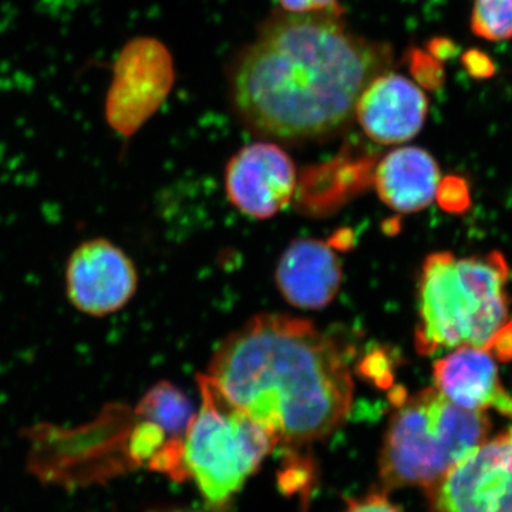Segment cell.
<instances>
[{
    "label": "cell",
    "instance_id": "obj_1",
    "mask_svg": "<svg viewBox=\"0 0 512 512\" xmlns=\"http://www.w3.org/2000/svg\"><path fill=\"white\" fill-rule=\"evenodd\" d=\"M392 64V47L352 32L340 8L279 10L229 60V104L265 140H329L348 128L360 94Z\"/></svg>",
    "mask_w": 512,
    "mask_h": 512
},
{
    "label": "cell",
    "instance_id": "obj_2",
    "mask_svg": "<svg viewBox=\"0 0 512 512\" xmlns=\"http://www.w3.org/2000/svg\"><path fill=\"white\" fill-rule=\"evenodd\" d=\"M207 376L278 443L325 439L352 407V375L338 346L293 316L249 320L218 346Z\"/></svg>",
    "mask_w": 512,
    "mask_h": 512
},
{
    "label": "cell",
    "instance_id": "obj_3",
    "mask_svg": "<svg viewBox=\"0 0 512 512\" xmlns=\"http://www.w3.org/2000/svg\"><path fill=\"white\" fill-rule=\"evenodd\" d=\"M508 276L500 252L427 256L419 282L417 352L427 356L461 346L488 349L508 322Z\"/></svg>",
    "mask_w": 512,
    "mask_h": 512
},
{
    "label": "cell",
    "instance_id": "obj_4",
    "mask_svg": "<svg viewBox=\"0 0 512 512\" xmlns=\"http://www.w3.org/2000/svg\"><path fill=\"white\" fill-rule=\"evenodd\" d=\"M487 414L471 412L434 389L402 400L390 419L379 457L384 490L427 488L487 440Z\"/></svg>",
    "mask_w": 512,
    "mask_h": 512
},
{
    "label": "cell",
    "instance_id": "obj_5",
    "mask_svg": "<svg viewBox=\"0 0 512 512\" xmlns=\"http://www.w3.org/2000/svg\"><path fill=\"white\" fill-rule=\"evenodd\" d=\"M198 386L201 407L183 444L185 474L197 484L207 504L221 510L279 443L210 377L198 376Z\"/></svg>",
    "mask_w": 512,
    "mask_h": 512
},
{
    "label": "cell",
    "instance_id": "obj_6",
    "mask_svg": "<svg viewBox=\"0 0 512 512\" xmlns=\"http://www.w3.org/2000/svg\"><path fill=\"white\" fill-rule=\"evenodd\" d=\"M424 490L429 512H512V427L478 444Z\"/></svg>",
    "mask_w": 512,
    "mask_h": 512
},
{
    "label": "cell",
    "instance_id": "obj_7",
    "mask_svg": "<svg viewBox=\"0 0 512 512\" xmlns=\"http://www.w3.org/2000/svg\"><path fill=\"white\" fill-rule=\"evenodd\" d=\"M170 57L153 39L131 40L114 63L104 116L111 130L131 137L161 106L173 82Z\"/></svg>",
    "mask_w": 512,
    "mask_h": 512
},
{
    "label": "cell",
    "instance_id": "obj_8",
    "mask_svg": "<svg viewBox=\"0 0 512 512\" xmlns=\"http://www.w3.org/2000/svg\"><path fill=\"white\" fill-rule=\"evenodd\" d=\"M64 289L67 301L76 311L106 318L126 308L136 296V265L109 239H87L67 259Z\"/></svg>",
    "mask_w": 512,
    "mask_h": 512
},
{
    "label": "cell",
    "instance_id": "obj_9",
    "mask_svg": "<svg viewBox=\"0 0 512 512\" xmlns=\"http://www.w3.org/2000/svg\"><path fill=\"white\" fill-rule=\"evenodd\" d=\"M225 188L229 202L242 214L268 220L295 194V163L275 141L248 144L229 160Z\"/></svg>",
    "mask_w": 512,
    "mask_h": 512
},
{
    "label": "cell",
    "instance_id": "obj_10",
    "mask_svg": "<svg viewBox=\"0 0 512 512\" xmlns=\"http://www.w3.org/2000/svg\"><path fill=\"white\" fill-rule=\"evenodd\" d=\"M429 107V97L419 84L389 70L367 84L357 99L355 117L370 140L397 146L420 133Z\"/></svg>",
    "mask_w": 512,
    "mask_h": 512
},
{
    "label": "cell",
    "instance_id": "obj_11",
    "mask_svg": "<svg viewBox=\"0 0 512 512\" xmlns=\"http://www.w3.org/2000/svg\"><path fill=\"white\" fill-rule=\"evenodd\" d=\"M342 281V262L322 239H295L276 265L275 282L282 296L305 311H319L330 305Z\"/></svg>",
    "mask_w": 512,
    "mask_h": 512
},
{
    "label": "cell",
    "instance_id": "obj_12",
    "mask_svg": "<svg viewBox=\"0 0 512 512\" xmlns=\"http://www.w3.org/2000/svg\"><path fill=\"white\" fill-rule=\"evenodd\" d=\"M433 377L434 389L457 406L471 412L491 409L512 419V396L490 350L461 346L434 363Z\"/></svg>",
    "mask_w": 512,
    "mask_h": 512
},
{
    "label": "cell",
    "instance_id": "obj_13",
    "mask_svg": "<svg viewBox=\"0 0 512 512\" xmlns=\"http://www.w3.org/2000/svg\"><path fill=\"white\" fill-rule=\"evenodd\" d=\"M440 184L439 164L420 147L394 148L377 164V194L387 207L402 214L426 210Z\"/></svg>",
    "mask_w": 512,
    "mask_h": 512
},
{
    "label": "cell",
    "instance_id": "obj_14",
    "mask_svg": "<svg viewBox=\"0 0 512 512\" xmlns=\"http://www.w3.org/2000/svg\"><path fill=\"white\" fill-rule=\"evenodd\" d=\"M138 419L151 421L171 441H184L195 413L188 397L170 382H158L137 404Z\"/></svg>",
    "mask_w": 512,
    "mask_h": 512
},
{
    "label": "cell",
    "instance_id": "obj_15",
    "mask_svg": "<svg viewBox=\"0 0 512 512\" xmlns=\"http://www.w3.org/2000/svg\"><path fill=\"white\" fill-rule=\"evenodd\" d=\"M470 29L487 42L511 40L512 0H474Z\"/></svg>",
    "mask_w": 512,
    "mask_h": 512
},
{
    "label": "cell",
    "instance_id": "obj_16",
    "mask_svg": "<svg viewBox=\"0 0 512 512\" xmlns=\"http://www.w3.org/2000/svg\"><path fill=\"white\" fill-rule=\"evenodd\" d=\"M407 59H409L413 82L419 84L421 89L436 92L444 86L446 70H444V63L439 59L420 49L410 50Z\"/></svg>",
    "mask_w": 512,
    "mask_h": 512
},
{
    "label": "cell",
    "instance_id": "obj_17",
    "mask_svg": "<svg viewBox=\"0 0 512 512\" xmlns=\"http://www.w3.org/2000/svg\"><path fill=\"white\" fill-rule=\"evenodd\" d=\"M461 66L474 80H488L494 76L495 64L490 55L480 49H470L461 55Z\"/></svg>",
    "mask_w": 512,
    "mask_h": 512
},
{
    "label": "cell",
    "instance_id": "obj_18",
    "mask_svg": "<svg viewBox=\"0 0 512 512\" xmlns=\"http://www.w3.org/2000/svg\"><path fill=\"white\" fill-rule=\"evenodd\" d=\"M440 204L448 211H461L467 207L468 191L464 181L458 178H447L441 181L439 191H437Z\"/></svg>",
    "mask_w": 512,
    "mask_h": 512
},
{
    "label": "cell",
    "instance_id": "obj_19",
    "mask_svg": "<svg viewBox=\"0 0 512 512\" xmlns=\"http://www.w3.org/2000/svg\"><path fill=\"white\" fill-rule=\"evenodd\" d=\"M343 512H403L387 498L386 491H372L362 498L348 501Z\"/></svg>",
    "mask_w": 512,
    "mask_h": 512
},
{
    "label": "cell",
    "instance_id": "obj_20",
    "mask_svg": "<svg viewBox=\"0 0 512 512\" xmlns=\"http://www.w3.org/2000/svg\"><path fill=\"white\" fill-rule=\"evenodd\" d=\"M279 8L293 15H308V13L326 12L339 8L338 0H276Z\"/></svg>",
    "mask_w": 512,
    "mask_h": 512
},
{
    "label": "cell",
    "instance_id": "obj_21",
    "mask_svg": "<svg viewBox=\"0 0 512 512\" xmlns=\"http://www.w3.org/2000/svg\"><path fill=\"white\" fill-rule=\"evenodd\" d=\"M488 350L497 353L500 359H512V320L505 323L504 328L495 335L493 342L488 346Z\"/></svg>",
    "mask_w": 512,
    "mask_h": 512
},
{
    "label": "cell",
    "instance_id": "obj_22",
    "mask_svg": "<svg viewBox=\"0 0 512 512\" xmlns=\"http://www.w3.org/2000/svg\"><path fill=\"white\" fill-rule=\"evenodd\" d=\"M427 52L444 63L456 56L458 49L453 40L447 39V37H434L427 43Z\"/></svg>",
    "mask_w": 512,
    "mask_h": 512
}]
</instances>
